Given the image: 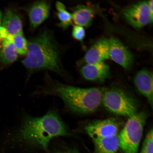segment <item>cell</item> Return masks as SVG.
<instances>
[{
	"label": "cell",
	"mask_w": 153,
	"mask_h": 153,
	"mask_svg": "<svg viewBox=\"0 0 153 153\" xmlns=\"http://www.w3.org/2000/svg\"><path fill=\"white\" fill-rule=\"evenodd\" d=\"M83 77L88 81L104 82L110 75L109 67L104 62L87 64L80 70Z\"/></svg>",
	"instance_id": "9"
},
{
	"label": "cell",
	"mask_w": 153,
	"mask_h": 153,
	"mask_svg": "<svg viewBox=\"0 0 153 153\" xmlns=\"http://www.w3.org/2000/svg\"><path fill=\"white\" fill-rule=\"evenodd\" d=\"M93 141L96 153H117L120 148L118 134Z\"/></svg>",
	"instance_id": "16"
},
{
	"label": "cell",
	"mask_w": 153,
	"mask_h": 153,
	"mask_svg": "<svg viewBox=\"0 0 153 153\" xmlns=\"http://www.w3.org/2000/svg\"><path fill=\"white\" fill-rule=\"evenodd\" d=\"M108 40L102 38L97 41L86 53L85 60L87 64L104 62L109 59Z\"/></svg>",
	"instance_id": "12"
},
{
	"label": "cell",
	"mask_w": 153,
	"mask_h": 153,
	"mask_svg": "<svg viewBox=\"0 0 153 153\" xmlns=\"http://www.w3.org/2000/svg\"><path fill=\"white\" fill-rule=\"evenodd\" d=\"M102 104L112 113L129 117L136 113L137 105L133 99L120 89L104 91Z\"/></svg>",
	"instance_id": "5"
},
{
	"label": "cell",
	"mask_w": 153,
	"mask_h": 153,
	"mask_svg": "<svg viewBox=\"0 0 153 153\" xmlns=\"http://www.w3.org/2000/svg\"><path fill=\"white\" fill-rule=\"evenodd\" d=\"M56 7L57 18L59 20L57 25L65 30L72 24V14L67 10L65 6L60 1L57 2Z\"/></svg>",
	"instance_id": "17"
},
{
	"label": "cell",
	"mask_w": 153,
	"mask_h": 153,
	"mask_svg": "<svg viewBox=\"0 0 153 153\" xmlns=\"http://www.w3.org/2000/svg\"><path fill=\"white\" fill-rule=\"evenodd\" d=\"M119 126L114 119L96 120L85 127L88 135L93 140L105 138L118 134Z\"/></svg>",
	"instance_id": "7"
},
{
	"label": "cell",
	"mask_w": 153,
	"mask_h": 153,
	"mask_svg": "<svg viewBox=\"0 0 153 153\" xmlns=\"http://www.w3.org/2000/svg\"><path fill=\"white\" fill-rule=\"evenodd\" d=\"M1 26L10 35L23 32L22 19L19 15L11 9L7 10L3 15Z\"/></svg>",
	"instance_id": "14"
},
{
	"label": "cell",
	"mask_w": 153,
	"mask_h": 153,
	"mask_svg": "<svg viewBox=\"0 0 153 153\" xmlns=\"http://www.w3.org/2000/svg\"><path fill=\"white\" fill-rule=\"evenodd\" d=\"M44 85L32 91L33 96H53L62 100L67 109L76 114L91 113L102 104L104 91L97 87L83 88L61 83L48 76Z\"/></svg>",
	"instance_id": "2"
},
{
	"label": "cell",
	"mask_w": 153,
	"mask_h": 153,
	"mask_svg": "<svg viewBox=\"0 0 153 153\" xmlns=\"http://www.w3.org/2000/svg\"><path fill=\"white\" fill-rule=\"evenodd\" d=\"M140 153H153V131L152 128L149 130L143 143Z\"/></svg>",
	"instance_id": "19"
},
{
	"label": "cell",
	"mask_w": 153,
	"mask_h": 153,
	"mask_svg": "<svg viewBox=\"0 0 153 153\" xmlns=\"http://www.w3.org/2000/svg\"><path fill=\"white\" fill-rule=\"evenodd\" d=\"M60 146V148L56 151V153H81L76 148L71 146H67L62 144Z\"/></svg>",
	"instance_id": "21"
},
{
	"label": "cell",
	"mask_w": 153,
	"mask_h": 153,
	"mask_svg": "<svg viewBox=\"0 0 153 153\" xmlns=\"http://www.w3.org/2000/svg\"><path fill=\"white\" fill-rule=\"evenodd\" d=\"M18 57V53L6 32L0 30V62L8 66L16 62Z\"/></svg>",
	"instance_id": "13"
},
{
	"label": "cell",
	"mask_w": 153,
	"mask_h": 153,
	"mask_svg": "<svg viewBox=\"0 0 153 153\" xmlns=\"http://www.w3.org/2000/svg\"><path fill=\"white\" fill-rule=\"evenodd\" d=\"M22 63L27 71L28 78L34 73L43 70L66 77L61 62L60 46L51 31L47 29L29 40L27 53Z\"/></svg>",
	"instance_id": "3"
},
{
	"label": "cell",
	"mask_w": 153,
	"mask_h": 153,
	"mask_svg": "<svg viewBox=\"0 0 153 153\" xmlns=\"http://www.w3.org/2000/svg\"><path fill=\"white\" fill-rule=\"evenodd\" d=\"M148 3L149 7V11H150V14L151 17L153 19V1L152 0V1H148Z\"/></svg>",
	"instance_id": "22"
},
{
	"label": "cell",
	"mask_w": 153,
	"mask_h": 153,
	"mask_svg": "<svg viewBox=\"0 0 153 153\" xmlns=\"http://www.w3.org/2000/svg\"><path fill=\"white\" fill-rule=\"evenodd\" d=\"M4 133L7 140L15 145L46 152H49L50 144L53 139L74 136L54 109L40 116L25 114L18 125Z\"/></svg>",
	"instance_id": "1"
},
{
	"label": "cell",
	"mask_w": 153,
	"mask_h": 153,
	"mask_svg": "<svg viewBox=\"0 0 153 153\" xmlns=\"http://www.w3.org/2000/svg\"><path fill=\"white\" fill-rule=\"evenodd\" d=\"M145 112H137L128 118L118 136L120 148L124 153H137L147 118Z\"/></svg>",
	"instance_id": "4"
},
{
	"label": "cell",
	"mask_w": 153,
	"mask_h": 153,
	"mask_svg": "<svg viewBox=\"0 0 153 153\" xmlns=\"http://www.w3.org/2000/svg\"><path fill=\"white\" fill-rule=\"evenodd\" d=\"M51 5L45 1H36L28 9V14L30 28L35 30L48 18Z\"/></svg>",
	"instance_id": "11"
},
{
	"label": "cell",
	"mask_w": 153,
	"mask_h": 153,
	"mask_svg": "<svg viewBox=\"0 0 153 153\" xmlns=\"http://www.w3.org/2000/svg\"><path fill=\"white\" fill-rule=\"evenodd\" d=\"M108 41L110 57L126 69L131 68L134 59L128 49L117 38L111 37Z\"/></svg>",
	"instance_id": "8"
},
{
	"label": "cell",
	"mask_w": 153,
	"mask_h": 153,
	"mask_svg": "<svg viewBox=\"0 0 153 153\" xmlns=\"http://www.w3.org/2000/svg\"><path fill=\"white\" fill-rule=\"evenodd\" d=\"M72 36L74 39L78 41H82L85 36V29L81 26H74L72 29Z\"/></svg>",
	"instance_id": "20"
},
{
	"label": "cell",
	"mask_w": 153,
	"mask_h": 153,
	"mask_svg": "<svg viewBox=\"0 0 153 153\" xmlns=\"http://www.w3.org/2000/svg\"><path fill=\"white\" fill-rule=\"evenodd\" d=\"M153 74L148 70H141L137 72L134 79L137 89L146 98L152 108L153 102Z\"/></svg>",
	"instance_id": "10"
},
{
	"label": "cell",
	"mask_w": 153,
	"mask_h": 153,
	"mask_svg": "<svg viewBox=\"0 0 153 153\" xmlns=\"http://www.w3.org/2000/svg\"><path fill=\"white\" fill-rule=\"evenodd\" d=\"M123 15L127 22L136 28H142L152 22L148 1L139 2L129 6L124 9Z\"/></svg>",
	"instance_id": "6"
},
{
	"label": "cell",
	"mask_w": 153,
	"mask_h": 153,
	"mask_svg": "<svg viewBox=\"0 0 153 153\" xmlns=\"http://www.w3.org/2000/svg\"><path fill=\"white\" fill-rule=\"evenodd\" d=\"M71 14L72 22L76 25L88 27L93 22L94 12L87 6L79 5L74 7Z\"/></svg>",
	"instance_id": "15"
},
{
	"label": "cell",
	"mask_w": 153,
	"mask_h": 153,
	"mask_svg": "<svg viewBox=\"0 0 153 153\" xmlns=\"http://www.w3.org/2000/svg\"><path fill=\"white\" fill-rule=\"evenodd\" d=\"M7 35L14 44L18 54L26 55L28 51V41L25 37L23 33L12 36L7 33Z\"/></svg>",
	"instance_id": "18"
},
{
	"label": "cell",
	"mask_w": 153,
	"mask_h": 153,
	"mask_svg": "<svg viewBox=\"0 0 153 153\" xmlns=\"http://www.w3.org/2000/svg\"><path fill=\"white\" fill-rule=\"evenodd\" d=\"M3 15L1 11L0 10V26H1Z\"/></svg>",
	"instance_id": "23"
}]
</instances>
